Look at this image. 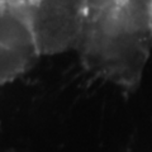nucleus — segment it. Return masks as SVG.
<instances>
[{
  "label": "nucleus",
  "instance_id": "1",
  "mask_svg": "<svg viewBox=\"0 0 152 152\" xmlns=\"http://www.w3.org/2000/svg\"><path fill=\"white\" fill-rule=\"evenodd\" d=\"M86 4L95 9V10H110V5H113V0H86Z\"/></svg>",
  "mask_w": 152,
  "mask_h": 152
}]
</instances>
